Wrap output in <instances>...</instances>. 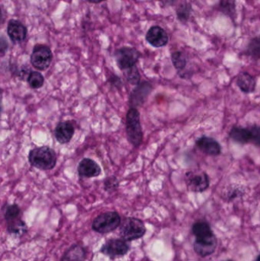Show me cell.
<instances>
[{
    "instance_id": "cell-1",
    "label": "cell",
    "mask_w": 260,
    "mask_h": 261,
    "mask_svg": "<svg viewBox=\"0 0 260 261\" xmlns=\"http://www.w3.org/2000/svg\"><path fill=\"white\" fill-rule=\"evenodd\" d=\"M28 161L35 168L41 170H52L56 166V155L53 149L43 146L30 150Z\"/></svg>"
},
{
    "instance_id": "cell-2",
    "label": "cell",
    "mask_w": 260,
    "mask_h": 261,
    "mask_svg": "<svg viewBox=\"0 0 260 261\" xmlns=\"http://www.w3.org/2000/svg\"><path fill=\"white\" fill-rule=\"evenodd\" d=\"M126 133L128 141L134 147H138L143 142L140 113L136 108H131L127 113Z\"/></svg>"
},
{
    "instance_id": "cell-3",
    "label": "cell",
    "mask_w": 260,
    "mask_h": 261,
    "mask_svg": "<svg viewBox=\"0 0 260 261\" xmlns=\"http://www.w3.org/2000/svg\"><path fill=\"white\" fill-rule=\"evenodd\" d=\"M120 216L116 212H107L98 216L93 220L92 228L96 232L106 234L114 231L121 225Z\"/></svg>"
},
{
    "instance_id": "cell-4",
    "label": "cell",
    "mask_w": 260,
    "mask_h": 261,
    "mask_svg": "<svg viewBox=\"0 0 260 261\" xmlns=\"http://www.w3.org/2000/svg\"><path fill=\"white\" fill-rule=\"evenodd\" d=\"M146 233V228L141 220L135 218H128L122 222L120 227V234L124 240L131 242L143 237Z\"/></svg>"
},
{
    "instance_id": "cell-5",
    "label": "cell",
    "mask_w": 260,
    "mask_h": 261,
    "mask_svg": "<svg viewBox=\"0 0 260 261\" xmlns=\"http://www.w3.org/2000/svg\"><path fill=\"white\" fill-rule=\"evenodd\" d=\"M187 188L194 193H203L210 187V179L207 173L201 170H190L185 175Z\"/></svg>"
},
{
    "instance_id": "cell-6",
    "label": "cell",
    "mask_w": 260,
    "mask_h": 261,
    "mask_svg": "<svg viewBox=\"0 0 260 261\" xmlns=\"http://www.w3.org/2000/svg\"><path fill=\"white\" fill-rule=\"evenodd\" d=\"M53 54L50 47L44 44H38L34 47L31 55V63L37 70H45L50 67Z\"/></svg>"
},
{
    "instance_id": "cell-7",
    "label": "cell",
    "mask_w": 260,
    "mask_h": 261,
    "mask_svg": "<svg viewBox=\"0 0 260 261\" xmlns=\"http://www.w3.org/2000/svg\"><path fill=\"white\" fill-rule=\"evenodd\" d=\"M114 55L118 66L122 70H129L135 67L140 57V52L137 49L129 47L119 49Z\"/></svg>"
},
{
    "instance_id": "cell-8",
    "label": "cell",
    "mask_w": 260,
    "mask_h": 261,
    "mask_svg": "<svg viewBox=\"0 0 260 261\" xmlns=\"http://www.w3.org/2000/svg\"><path fill=\"white\" fill-rule=\"evenodd\" d=\"M130 247L124 239H110L101 248V252L110 258L123 257L129 251Z\"/></svg>"
},
{
    "instance_id": "cell-9",
    "label": "cell",
    "mask_w": 260,
    "mask_h": 261,
    "mask_svg": "<svg viewBox=\"0 0 260 261\" xmlns=\"http://www.w3.org/2000/svg\"><path fill=\"white\" fill-rule=\"evenodd\" d=\"M152 90V85L148 81H143L141 84H139L130 96L129 103L131 108L137 109V107L143 105Z\"/></svg>"
},
{
    "instance_id": "cell-10",
    "label": "cell",
    "mask_w": 260,
    "mask_h": 261,
    "mask_svg": "<svg viewBox=\"0 0 260 261\" xmlns=\"http://www.w3.org/2000/svg\"><path fill=\"white\" fill-rule=\"evenodd\" d=\"M217 248V239L215 234L209 237L196 239L194 244V249L198 255L207 257L215 252Z\"/></svg>"
},
{
    "instance_id": "cell-11",
    "label": "cell",
    "mask_w": 260,
    "mask_h": 261,
    "mask_svg": "<svg viewBox=\"0 0 260 261\" xmlns=\"http://www.w3.org/2000/svg\"><path fill=\"white\" fill-rule=\"evenodd\" d=\"M195 145L201 152L209 156H218L221 153V144L212 137L201 136L195 141Z\"/></svg>"
},
{
    "instance_id": "cell-12",
    "label": "cell",
    "mask_w": 260,
    "mask_h": 261,
    "mask_svg": "<svg viewBox=\"0 0 260 261\" xmlns=\"http://www.w3.org/2000/svg\"><path fill=\"white\" fill-rule=\"evenodd\" d=\"M77 171L81 177L93 178L99 176L102 170L96 161L90 158H84L79 162Z\"/></svg>"
},
{
    "instance_id": "cell-13",
    "label": "cell",
    "mask_w": 260,
    "mask_h": 261,
    "mask_svg": "<svg viewBox=\"0 0 260 261\" xmlns=\"http://www.w3.org/2000/svg\"><path fill=\"white\" fill-rule=\"evenodd\" d=\"M146 40L153 47H161L167 44L169 38L166 32L162 28L154 26L147 33Z\"/></svg>"
},
{
    "instance_id": "cell-14",
    "label": "cell",
    "mask_w": 260,
    "mask_h": 261,
    "mask_svg": "<svg viewBox=\"0 0 260 261\" xmlns=\"http://www.w3.org/2000/svg\"><path fill=\"white\" fill-rule=\"evenodd\" d=\"M75 133L74 125L69 121L60 122L55 128L56 141L61 144H67L71 141Z\"/></svg>"
},
{
    "instance_id": "cell-15",
    "label": "cell",
    "mask_w": 260,
    "mask_h": 261,
    "mask_svg": "<svg viewBox=\"0 0 260 261\" xmlns=\"http://www.w3.org/2000/svg\"><path fill=\"white\" fill-rule=\"evenodd\" d=\"M27 29L17 20H11L8 24L7 33L12 42L24 41L27 36Z\"/></svg>"
},
{
    "instance_id": "cell-16",
    "label": "cell",
    "mask_w": 260,
    "mask_h": 261,
    "mask_svg": "<svg viewBox=\"0 0 260 261\" xmlns=\"http://www.w3.org/2000/svg\"><path fill=\"white\" fill-rule=\"evenodd\" d=\"M237 85L243 93L250 94L256 90V81L250 73L243 72L237 78Z\"/></svg>"
},
{
    "instance_id": "cell-17",
    "label": "cell",
    "mask_w": 260,
    "mask_h": 261,
    "mask_svg": "<svg viewBox=\"0 0 260 261\" xmlns=\"http://www.w3.org/2000/svg\"><path fill=\"white\" fill-rule=\"evenodd\" d=\"M86 250L80 245H75L66 251L61 261H85Z\"/></svg>"
},
{
    "instance_id": "cell-18",
    "label": "cell",
    "mask_w": 260,
    "mask_h": 261,
    "mask_svg": "<svg viewBox=\"0 0 260 261\" xmlns=\"http://www.w3.org/2000/svg\"><path fill=\"white\" fill-rule=\"evenodd\" d=\"M229 136L233 141L239 144H249L251 141L250 128H243V127L234 126L230 130Z\"/></svg>"
},
{
    "instance_id": "cell-19",
    "label": "cell",
    "mask_w": 260,
    "mask_h": 261,
    "mask_svg": "<svg viewBox=\"0 0 260 261\" xmlns=\"http://www.w3.org/2000/svg\"><path fill=\"white\" fill-rule=\"evenodd\" d=\"M192 233L196 237V239L208 237V236L214 234L209 224L204 221H199V222L194 224L192 226Z\"/></svg>"
},
{
    "instance_id": "cell-20",
    "label": "cell",
    "mask_w": 260,
    "mask_h": 261,
    "mask_svg": "<svg viewBox=\"0 0 260 261\" xmlns=\"http://www.w3.org/2000/svg\"><path fill=\"white\" fill-rule=\"evenodd\" d=\"M7 230L10 234L21 236L27 231V225L25 222H23L21 219H17L9 222Z\"/></svg>"
},
{
    "instance_id": "cell-21",
    "label": "cell",
    "mask_w": 260,
    "mask_h": 261,
    "mask_svg": "<svg viewBox=\"0 0 260 261\" xmlns=\"http://www.w3.org/2000/svg\"><path fill=\"white\" fill-rule=\"evenodd\" d=\"M27 83L32 89H39L44 85V78L39 72L32 71L27 76Z\"/></svg>"
},
{
    "instance_id": "cell-22",
    "label": "cell",
    "mask_w": 260,
    "mask_h": 261,
    "mask_svg": "<svg viewBox=\"0 0 260 261\" xmlns=\"http://www.w3.org/2000/svg\"><path fill=\"white\" fill-rule=\"evenodd\" d=\"M20 213H21V210L15 204L6 205L5 207L4 218L7 222H10L18 219Z\"/></svg>"
},
{
    "instance_id": "cell-23",
    "label": "cell",
    "mask_w": 260,
    "mask_h": 261,
    "mask_svg": "<svg viewBox=\"0 0 260 261\" xmlns=\"http://www.w3.org/2000/svg\"><path fill=\"white\" fill-rule=\"evenodd\" d=\"M247 53L255 60L260 59V38H255L250 41Z\"/></svg>"
},
{
    "instance_id": "cell-24",
    "label": "cell",
    "mask_w": 260,
    "mask_h": 261,
    "mask_svg": "<svg viewBox=\"0 0 260 261\" xmlns=\"http://www.w3.org/2000/svg\"><path fill=\"white\" fill-rule=\"evenodd\" d=\"M172 62L177 70H183L186 66V59L182 52H174L172 55Z\"/></svg>"
},
{
    "instance_id": "cell-25",
    "label": "cell",
    "mask_w": 260,
    "mask_h": 261,
    "mask_svg": "<svg viewBox=\"0 0 260 261\" xmlns=\"http://www.w3.org/2000/svg\"><path fill=\"white\" fill-rule=\"evenodd\" d=\"M119 182L115 176H111L106 178L104 182V189L107 192L115 191L119 188Z\"/></svg>"
},
{
    "instance_id": "cell-26",
    "label": "cell",
    "mask_w": 260,
    "mask_h": 261,
    "mask_svg": "<svg viewBox=\"0 0 260 261\" xmlns=\"http://www.w3.org/2000/svg\"><path fill=\"white\" fill-rule=\"evenodd\" d=\"M126 77L128 82L131 84H138L140 82V76L137 67H134L132 68L127 70Z\"/></svg>"
},
{
    "instance_id": "cell-27",
    "label": "cell",
    "mask_w": 260,
    "mask_h": 261,
    "mask_svg": "<svg viewBox=\"0 0 260 261\" xmlns=\"http://www.w3.org/2000/svg\"><path fill=\"white\" fill-rule=\"evenodd\" d=\"M250 134H251V141L250 143L256 146H260V126L253 125L250 127Z\"/></svg>"
},
{
    "instance_id": "cell-28",
    "label": "cell",
    "mask_w": 260,
    "mask_h": 261,
    "mask_svg": "<svg viewBox=\"0 0 260 261\" xmlns=\"http://www.w3.org/2000/svg\"><path fill=\"white\" fill-rule=\"evenodd\" d=\"M191 7L186 5H183V6L180 7V9L177 11V15H178L179 18L181 20H186L189 18V14H190Z\"/></svg>"
},
{
    "instance_id": "cell-29",
    "label": "cell",
    "mask_w": 260,
    "mask_h": 261,
    "mask_svg": "<svg viewBox=\"0 0 260 261\" xmlns=\"http://www.w3.org/2000/svg\"><path fill=\"white\" fill-rule=\"evenodd\" d=\"M161 2L166 6H170L175 3L176 0H161Z\"/></svg>"
},
{
    "instance_id": "cell-30",
    "label": "cell",
    "mask_w": 260,
    "mask_h": 261,
    "mask_svg": "<svg viewBox=\"0 0 260 261\" xmlns=\"http://www.w3.org/2000/svg\"><path fill=\"white\" fill-rule=\"evenodd\" d=\"M90 3H102V2L105 1V0H88Z\"/></svg>"
},
{
    "instance_id": "cell-31",
    "label": "cell",
    "mask_w": 260,
    "mask_h": 261,
    "mask_svg": "<svg viewBox=\"0 0 260 261\" xmlns=\"http://www.w3.org/2000/svg\"><path fill=\"white\" fill-rule=\"evenodd\" d=\"M255 261H260V254H259V256H258L257 258H256V260Z\"/></svg>"
},
{
    "instance_id": "cell-32",
    "label": "cell",
    "mask_w": 260,
    "mask_h": 261,
    "mask_svg": "<svg viewBox=\"0 0 260 261\" xmlns=\"http://www.w3.org/2000/svg\"><path fill=\"white\" fill-rule=\"evenodd\" d=\"M227 261H232V260H227Z\"/></svg>"
}]
</instances>
